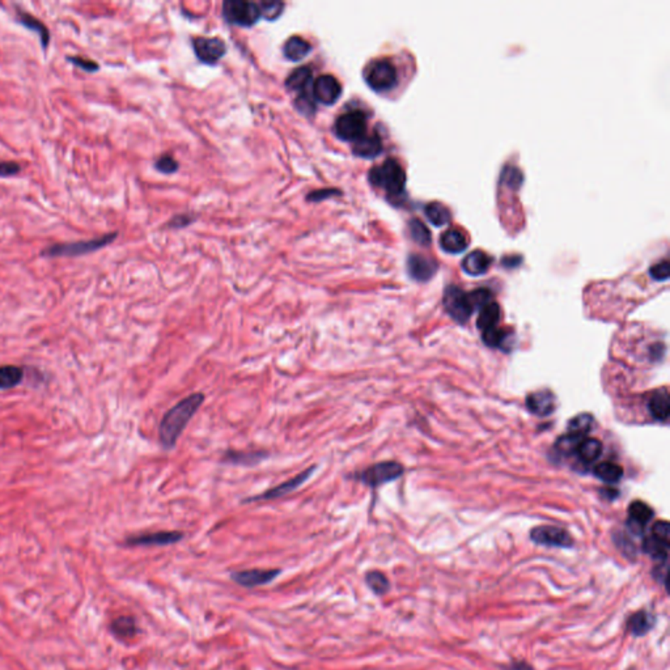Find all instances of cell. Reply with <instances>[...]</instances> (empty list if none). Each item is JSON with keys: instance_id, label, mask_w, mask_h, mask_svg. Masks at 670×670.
<instances>
[{"instance_id": "6da1fadb", "label": "cell", "mask_w": 670, "mask_h": 670, "mask_svg": "<svg viewBox=\"0 0 670 670\" xmlns=\"http://www.w3.org/2000/svg\"><path fill=\"white\" fill-rule=\"evenodd\" d=\"M205 398L203 393L190 394L165 412L159 426V438L162 447L165 449L174 448L189 421L193 419L202 403L205 402Z\"/></svg>"}, {"instance_id": "7a4b0ae2", "label": "cell", "mask_w": 670, "mask_h": 670, "mask_svg": "<svg viewBox=\"0 0 670 670\" xmlns=\"http://www.w3.org/2000/svg\"><path fill=\"white\" fill-rule=\"evenodd\" d=\"M368 177L373 186L383 189L392 197L402 194L406 186V173L402 165L392 157L369 170Z\"/></svg>"}, {"instance_id": "3957f363", "label": "cell", "mask_w": 670, "mask_h": 670, "mask_svg": "<svg viewBox=\"0 0 670 670\" xmlns=\"http://www.w3.org/2000/svg\"><path fill=\"white\" fill-rule=\"evenodd\" d=\"M118 233H107L88 241L68 242V244H55L45 251H41V256L54 258V257H79L84 254H90L93 251H99L114 241Z\"/></svg>"}, {"instance_id": "277c9868", "label": "cell", "mask_w": 670, "mask_h": 670, "mask_svg": "<svg viewBox=\"0 0 670 670\" xmlns=\"http://www.w3.org/2000/svg\"><path fill=\"white\" fill-rule=\"evenodd\" d=\"M403 474V466L395 461H383L368 466L364 470L351 474L349 478L366 484L372 489L380 487L385 483L393 482Z\"/></svg>"}, {"instance_id": "5b68a950", "label": "cell", "mask_w": 670, "mask_h": 670, "mask_svg": "<svg viewBox=\"0 0 670 670\" xmlns=\"http://www.w3.org/2000/svg\"><path fill=\"white\" fill-rule=\"evenodd\" d=\"M364 79L369 88L376 92H388L397 85L398 72L390 61L377 59L366 66Z\"/></svg>"}, {"instance_id": "8992f818", "label": "cell", "mask_w": 670, "mask_h": 670, "mask_svg": "<svg viewBox=\"0 0 670 670\" xmlns=\"http://www.w3.org/2000/svg\"><path fill=\"white\" fill-rule=\"evenodd\" d=\"M337 136L345 142H357L366 135V116L363 110L354 109L338 116L334 125Z\"/></svg>"}, {"instance_id": "52a82bcc", "label": "cell", "mask_w": 670, "mask_h": 670, "mask_svg": "<svg viewBox=\"0 0 670 670\" xmlns=\"http://www.w3.org/2000/svg\"><path fill=\"white\" fill-rule=\"evenodd\" d=\"M223 13L228 23L239 27H251L262 18L259 4L244 0L225 1L223 4Z\"/></svg>"}, {"instance_id": "ba28073f", "label": "cell", "mask_w": 670, "mask_h": 670, "mask_svg": "<svg viewBox=\"0 0 670 670\" xmlns=\"http://www.w3.org/2000/svg\"><path fill=\"white\" fill-rule=\"evenodd\" d=\"M316 470H317V466H311V467L303 470L301 473L295 475L294 478L288 479L286 482L280 483V484H277L275 487H273V489H270V490H266V491L262 492V493H259V495L245 498V499L242 501V503L275 501V499H279V498H283V496H286L288 493H291V492L296 491L297 489H300V487L312 477L313 473H314Z\"/></svg>"}, {"instance_id": "9c48e42d", "label": "cell", "mask_w": 670, "mask_h": 670, "mask_svg": "<svg viewBox=\"0 0 670 670\" xmlns=\"http://www.w3.org/2000/svg\"><path fill=\"white\" fill-rule=\"evenodd\" d=\"M443 303H444L448 314L455 321L460 322V323H465L470 318L472 313L474 312L472 304L469 301L467 294L464 292L460 287H447V289L444 292Z\"/></svg>"}, {"instance_id": "30bf717a", "label": "cell", "mask_w": 670, "mask_h": 670, "mask_svg": "<svg viewBox=\"0 0 670 670\" xmlns=\"http://www.w3.org/2000/svg\"><path fill=\"white\" fill-rule=\"evenodd\" d=\"M530 538L537 545L549 546V547H562L568 549L573 546V539L567 530L562 527H537L530 532Z\"/></svg>"}, {"instance_id": "8fae6325", "label": "cell", "mask_w": 670, "mask_h": 670, "mask_svg": "<svg viewBox=\"0 0 670 670\" xmlns=\"http://www.w3.org/2000/svg\"><path fill=\"white\" fill-rule=\"evenodd\" d=\"M184 539V533L176 532V530H162V532H152V533H143V534H136V536L127 537L125 544L131 547L136 546H169L177 544L179 541Z\"/></svg>"}, {"instance_id": "7c38bea8", "label": "cell", "mask_w": 670, "mask_h": 670, "mask_svg": "<svg viewBox=\"0 0 670 670\" xmlns=\"http://www.w3.org/2000/svg\"><path fill=\"white\" fill-rule=\"evenodd\" d=\"M193 46H194L198 59L206 64H215L219 62L227 52L225 44L220 38L198 37L193 41Z\"/></svg>"}, {"instance_id": "4fadbf2b", "label": "cell", "mask_w": 670, "mask_h": 670, "mask_svg": "<svg viewBox=\"0 0 670 670\" xmlns=\"http://www.w3.org/2000/svg\"><path fill=\"white\" fill-rule=\"evenodd\" d=\"M342 85L333 75H321L313 84V96L323 105H333L340 100Z\"/></svg>"}, {"instance_id": "5bb4252c", "label": "cell", "mask_w": 670, "mask_h": 670, "mask_svg": "<svg viewBox=\"0 0 670 670\" xmlns=\"http://www.w3.org/2000/svg\"><path fill=\"white\" fill-rule=\"evenodd\" d=\"M280 570L271 568V570H262V568H254V570H244V571H236L231 573V579L239 585L245 587V588H256L261 585H266L268 582L275 580L277 576L280 575Z\"/></svg>"}, {"instance_id": "9a60e30c", "label": "cell", "mask_w": 670, "mask_h": 670, "mask_svg": "<svg viewBox=\"0 0 670 670\" xmlns=\"http://www.w3.org/2000/svg\"><path fill=\"white\" fill-rule=\"evenodd\" d=\"M627 527L634 536H643L644 527L652 520L653 510L644 501H633L628 507Z\"/></svg>"}, {"instance_id": "2e32d148", "label": "cell", "mask_w": 670, "mask_h": 670, "mask_svg": "<svg viewBox=\"0 0 670 670\" xmlns=\"http://www.w3.org/2000/svg\"><path fill=\"white\" fill-rule=\"evenodd\" d=\"M407 271L412 279L418 282H427L438 271V265L433 259H429V257L412 254L407 258Z\"/></svg>"}, {"instance_id": "e0dca14e", "label": "cell", "mask_w": 670, "mask_h": 670, "mask_svg": "<svg viewBox=\"0 0 670 670\" xmlns=\"http://www.w3.org/2000/svg\"><path fill=\"white\" fill-rule=\"evenodd\" d=\"M268 457L266 450H227L223 455L222 461L225 464L237 465V466H257Z\"/></svg>"}, {"instance_id": "ac0fdd59", "label": "cell", "mask_w": 670, "mask_h": 670, "mask_svg": "<svg viewBox=\"0 0 670 670\" xmlns=\"http://www.w3.org/2000/svg\"><path fill=\"white\" fill-rule=\"evenodd\" d=\"M529 412L538 417H547L555 410V395L550 390H539L527 397Z\"/></svg>"}, {"instance_id": "d6986e66", "label": "cell", "mask_w": 670, "mask_h": 670, "mask_svg": "<svg viewBox=\"0 0 670 670\" xmlns=\"http://www.w3.org/2000/svg\"><path fill=\"white\" fill-rule=\"evenodd\" d=\"M352 152L363 159H375L383 152V142L377 134L364 135L352 145Z\"/></svg>"}, {"instance_id": "ffe728a7", "label": "cell", "mask_w": 670, "mask_h": 670, "mask_svg": "<svg viewBox=\"0 0 670 670\" xmlns=\"http://www.w3.org/2000/svg\"><path fill=\"white\" fill-rule=\"evenodd\" d=\"M16 20H18V24H21L23 27L27 28L29 30H32V32H35L38 35L41 45L44 49L49 46V44H50V32L41 20H38L33 15L28 13L24 9L20 8L16 11Z\"/></svg>"}, {"instance_id": "44dd1931", "label": "cell", "mask_w": 670, "mask_h": 670, "mask_svg": "<svg viewBox=\"0 0 670 670\" xmlns=\"http://www.w3.org/2000/svg\"><path fill=\"white\" fill-rule=\"evenodd\" d=\"M491 265V258L482 251L469 253L462 261V270L472 277H479L484 274Z\"/></svg>"}, {"instance_id": "7402d4cb", "label": "cell", "mask_w": 670, "mask_h": 670, "mask_svg": "<svg viewBox=\"0 0 670 670\" xmlns=\"http://www.w3.org/2000/svg\"><path fill=\"white\" fill-rule=\"evenodd\" d=\"M440 246H441L443 251H447V253L458 254V253L467 249L469 242H467V239H466L464 233L458 231L456 228H450L440 236Z\"/></svg>"}, {"instance_id": "603a6c76", "label": "cell", "mask_w": 670, "mask_h": 670, "mask_svg": "<svg viewBox=\"0 0 670 670\" xmlns=\"http://www.w3.org/2000/svg\"><path fill=\"white\" fill-rule=\"evenodd\" d=\"M312 52V45L303 37H289L283 46V53L287 59L292 62L303 61L308 54Z\"/></svg>"}, {"instance_id": "cb8c5ba5", "label": "cell", "mask_w": 670, "mask_h": 670, "mask_svg": "<svg viewBox=\"0 0 670 670\" xmlns=\"http://www.w3.org/2000/svg\"><path fill=\"white\" fill-rule=\"evenodd\" d=\"M656 619L647 610L636 611L627 621V628L634 636H644L652 630Z\"/></svg>"}, {"instance_id": "d4e9b609", "label": "cell", "mask_w": 670, "mask_h": 670, "mask_svg": "<svg viewBox=\"0 0 670 670\" xmlns=\"http://www.w3.org/2000/svg\"><path fill=\"white\" fill-rule=\"evenodd\" d=\"M648 407H650V412L652 414L654 419L666 421L670 414V400L668 392L665 389H662L660 392L653 393L651 400H650Z\"/></svg>"}, {"instance_id": "484cf974", "label": "cell", "mask_w": 670, "mask_h": 670, "mask_svg": "<svg viewBox=\"0 0 670 670\" xmlns=\"http://www.w3.org/2000/svg\"><path fill=\"white\" fill-rule=\"evenodd\" d=\"M501 320V306L495 301H490L479 309V316L477 320V326L481 331L496 328Z\"/></svg>"}, {"instance_id": "4316f807", "label": "cell", "mask_w": 670, "mask_h": 670, "mask_svg": "<svg viewBox=\"0 0 670 670\" xmlns=\"http://www.w3.org/2000/svg\"><path fill=\"white\" fill-rule=\"evenodd\" d=\"M311 81H312V70L306 66H303L294 70L292 73L287 78L286 85L289 90L305 95V90L311 84Z\"/></svg>"}, {"instance_id": "83f0119b", "label": "cell", "mask_w": 670, "mask_h": 670, "mask_svg": "<svg viewBox=\"0 0 670 670\" xmlns=\"http://www.w3.org/2000/svg\"><path fill=\"white\" fill-rule=\"evenodd\" d=\"M670 544L668 541H662L652 534L645 537L643 541V551L645 554L652 556L653 559L659 562H666L669 555Z\"/></svg>"}, {"instance_id": "f1b7e54d", "label": "cell", "mask_w": 670, "mask_h": 670, "mask_svg": "<svg viewBox=\"0 0 670 670\" xmlns=\"http://www.w3.org/2000/svg\"><path fill=\"white\" fill-rule=\"evenodd\" d=\"M24 378V369L21 366H0V390L13 389L21 384Z\"/></svg>"}, {"instance_id": "f546056e", "label": "cell", "mask_w": 670, "mask_h": 670, "mask_svg": "<svg viewBox=\"0 0 670 670\" xmlns=\"http://www.w3.org/2000/svg\"><path fill=\"white\" fill-rule=\"evenodd\" d=\"M110 631L119 639H131L138 633V626L134 618L128 616L118 617L110 623Z\"/></svg>"}, {"instance_id": "4dcf8cb0", "label": "cell", "mask_w": 670, "mask_h": 670, "mask_svg": "<svg viewBox=\"0 0 670 670\" xmlns=\"http://www.w3.org/2000/svg\"><path fill=\"white\" fill-rule=\"evenodd\" d=\"M576 453L579 455L582 462L585 464H592L597 461V458L602 453V443L597 438H584L578 448Z\"/></svg>"}, {"instance_id": "1f68e13d", "label": "cell", "mask_w": 670, "mask_h": 670, "mask_svg": "<svg viewBox=\"0 0 670 670\" xmlns=\"http://www.w3.org/2000/svg\"><path fill=\"white\" fill-rule=\"evenodd\" d=\"M593 473L602 482L613 484L622 479L623 469L621 465L614 464V462H601L594 467Z\"/></svg>"}, {"instance_id": "d6a6232c", "label": "cell", "mask_w": 670, "mask_h": 670, "mask_svg": "<svg viewBox=\"0 0 670 670\" xmlns=\"http://www.w3.org/2000/svg\"><path fill=\"white\" fill-rule=\"evenodd\" d=\"M426 216L429 219L431 223L433 224L435 227H441V225H445V224L449 223L450 220V211L448 210L447 207L444 206L443 203L440 202H431L427 206H426Z\"/></svg>"}, {"instance_id": "836d02e7", "label": "cell", "mask_w": 670, "mask_h": 670, "mask_svg": "<svg viewBox=\"0 0 670 670\" xmlns=\"http://www.w3.org/2000/svg\"><path fill=\"white\" fill-rule=\"evenodd\" d=\"M594 424V418L590 414H580L575 417L568 424V433L585 438L590 433Z\"/></svg>"}, {"instance_id": "e575fe53", "label": "cell", "mask_w": 670, "mask_h": 670, "mask_svg": "<svg viewBox=\"0 0 670 670\" xmlns=\"http://www.w3.org/2000/svg\"><path fill=\"white\" fill-rule=\"evenodd\" d=\"M366 585L377 596H384L390 588V582L383 572L369 571L366 575Z\"/></svg>"}, {"instance_id": "d590c367", "label": "cell", "mask_w": 670, "mask_h": 670, "mask_svg": "<svg viewBox=\"0 0 670 670\" xmlns=\"http://www.w3.org/2000/svg\"><path fill=\"white\" fill-rule=\"evenodd\" d=\"M584 440V438L581 436H578V435H572V433H567L564 435L562 438H558V441L555 443V449L562 453V455H572V453H576L578 448L580 445L581 441Z\"/></svg>"}, {"instance_id": "8d00e7d4", "label": "cell", "mask_w": 670, "mask_h": 670, "mask_svg": "<svg viewBox=\"0 0 670 670\" xmlns=\"http://www.w3.org/2000/svg\"><path fill=\"white\" fill-rule=\"evenodd\" d=\"M409 228H410V233H412L414 241L418 242L419 245H423V246H429L431 244V233H429V228L424 225V223H421L418 219H412L410 224H409Z\"/></svg>"}, {"instance_id": "74e56055", "label": "cell", "mask_w": 670, "mask_h": 670, "mask_svg": "<svg viewBox=\"0 0 670 670\" xmlns=\"http://www.w3.org/2000/svg\"><path fill=\"white\" fill-rule=\"evenodd\" d=\"M482 333L483 342L490 347H501V349H503L504 343L507 342V333L501 330V329H498V328H492V329L482 331Z\"/></svg>"}, {"instance_id": "f35d334b", "label": "cell", "mask_w": 670, "mask_h": 670, "mask_svg": "<svg viewBox=\"0 0 670 670\" xmlns=\"http://www.w3.org/2000/svg\"><path fill=\"white\" fill-rule=\"evenodd\" d=\"M467 297H469V301L472 304V308L474 309H481L482 306H484L486 304H489L491 301V292L486 288H479V289H475L473 292L467 294Z\"/></svg>"}, {"instance_id": "ab89813d", "label": "cell", "mask_w": 670, "mask_h": 670, "mask_svg": "<svg viewBox=\"0 0 670 670\" xmlns=\"http://www.w3.org/2000/svg\"><path fill=\"white\" fill-rule=\"evenodd\" d=\"M259 8H261V15L262 18H268L270 21L275 20V18H279L283 12V8H285V3H277V1H273V3H261L259 4Z\"/></svg>"}, {"instance_id": "60d3db41", "label": "cell", "mask_w": 670, "mask_h": 670, "mask_svg": "<svg viewBox=\"0 0 670 670\" xmlns=\"http://www.w3.org/2000/svg\"><path fill=\"white\" fill-rule=\"evenodd\" d=\"M501 179L503 181L510 186V188L518 189L521 186L522 184V174L521 172L518 169V168H512V167H506L503 173H501Z\"/></svg>"}, {"instance_id": "b9f144b4", "label": "cell", "mask_w": 670, "mask_h": 670, "mask_svg": "<svg viewBox=\"0 0 670 670\" xmlns=\"http://www.w3.org/2000/svg\"><path fill=\"white\" fill-rule=\"evenodd\" d=\"M155 168L161 172V173H165V174H170L173 172L179 169V162L174 160V157H172L169 155H164L157 159V161L155 162Z\"/></svg>"}, {"instance_id": "7bdbcfd3", "label": "cell", "mask_w": 670, "mask_h": 670, "mask_svg": "<svg viewBox=\"0 0 670 670\" xmlns=\"http://www.w3.org/2000/svg\"><path fill=\"white\" fill-rule=\"evenodd\" d=\"M67 59H68L73 66L81 68L83 71L90 72V73L99 71V63L95 62V61H90V59H85V58H81V56H68Z\"/></svg>"}, {"instance_id": "ee69618b", "label": "cell", "mask_w": 670, "mask_h": 670, "mask_svg": "<svg viewBox=\"0 0 670 670\" xmlns=\"http://www.w3.org/2000/svg\"><path fill=\"white\" fill-rule=\"evenodd\" d=\"M650 274L651 277L654 279V280H666L670 275V265L668 261H662L660 263H656L653 265L651 270H650Z\"/></svg>"}, {"instance_id": "f6af8a7d", "label": "cell", "mask_w": 670, "mask_h": 670, "mask_svg": "<svg viewBox=\"0 0 670 670\" xmlns=\"http://www.w3.org/2000/svg\"><path fill=\"white\" fill-rule=\"evenodd\" d=\"M340 190H335V189H322V190H316V191L311 193L308 196V201L309 202H321V201H325L331 196H340Z\"/></svg>"}, {"instance_id": "bcb514c9", "label": "cell", "mask_w": 670, "mask_h": 670, "mask_svg": "<svg viewBox=\"0 0 670 670\" xmlns=\"http://www.w3.org/2000/svg\"><path fill=\"white\" fill-rule=\"evenodd\" d=\"M21 167L15 161H0V177L16 176Z\"/></svg>"}, {"instance_id": "7dc6e473", "label": "cell", "mask_w": 670, "mask_h": 670, "mask_svg": "<svg viewBox=\"0 0 670 670\" xmlns=\"http://www.w3.org/2000/svg\"><path fill=\"white\" fill-rule=\"evenodd\" d=\"M669 529L668 521H657L652 527V536L669 542Z\"/></svg>"}, {"instance_id": "c3c4849f", "label": "cell", "mask_w": 670, "mask_h": 670, "mask_svg": "<svg viewBox=\"0 0 670 670\" xmlns=\"http://www.w3.org/2000/svg\"><path fill=\"white\" fill-rule=\"evenodd\" d=\"M653 578L662 587H666V578H668V561L666 562H660V564L653 570Z\"/></svg>"}, {"instance_id": "681fc988", "label": "cell", "mask_w": 670, "mask_h": 670, "mask_svg": "<svg viewBox=\"0 0 670 670\" xmlns=\"http://www.w3.org/2000/svg\"><path fill=\"white\" fill-rule=\"evenodd\" d=\"M305 95H306V93H305ZM305 95H301V96L297 99V101H296L297 109H299L300 112L305 113V114H313V113H314V105H313L312 101L308 99Z\"/></svg>"}]
</instances>
